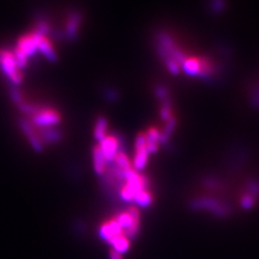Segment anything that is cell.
Returning a JSON list of instances; mask_svg holds the SVG:
<instances>
[{
  "mask_svg": "<svg viewBox=\"0 0 259 259\" xmlns=\"http://www.w3.org/2000/svg\"><path fill=\"white\" fill-rule=\"evenodd\" d=\"M110 259H123L122 258V254L114 250H112L110 252Z\"/></svg>",
  "mask_w": 259,
  "mask_h": 259,
  "instance_id": "obj_19",
  "label": "cell"
},
{
  "mask_svg": "<svg viewBox=\"0 0 259 259\" xmlns=\"http://www.w3.org/2000/svg\"><path fill=\"white\" fill-rule=\"evenodd\" d=\"M123 234H124V230L120 226V224H118L116 218L106 221V223H104L100 228V236L108 243L114 237Z\"/></svg>",
  "mask_w": 259,
  "mask_h": 259,
  "instance_id": "obj_7",
  "label": "cell"
},
{
  "mask_svg": "<svg viewBox=\"0 0 259 259\" xmlns=\"http://www.w3.org/2000/svg\"><path fill=\"white\" fill-rule=\"evenodd\" d=\"M79 25H80V16L76 14L71 16L70 22L68 24V34L70 36L76 35Z\"/></svg>",
  "mask_w": 259,
  "mask_h": 259,
  "instance_id": "obj_16",
  "label": "cell"
},
{
  "mask_svg": "<svg viewBox=\"0 0 259 259\" xmlns=\"http://www.w3.org/2000/svg\"><path fill=\"white\" fill-rule=\"evenodd\" d=\"M38 33L36 30L32 33L25 34L18 40L14 55L20 68L26 66L28 58L38 50Z\"/></svg>",
  "mask_w": 259,
  "mask_h": 259,
  "instance_id": "obj_2",
  "label": "cell"
},
{
  "mask_svg": "<svg viewBox=\"0 0 259 259\" xmlns=\"http://www.w3.org/2000/svg\"><path fill=\"white\" fill-rule=\"evenodd\" d=\"M20 126L25 132V136H27L28 140L30 142L31 146L35 149L36 151L40 152L42 150V138L38 136V134L31 126V124L25 120L20 122Z\"/></svg>",
  "mask_w": 259,
  "mask_h": 259,
  "instance_id": "obj_8",
  "label": "cell"
},
{
  "mask_svg": "<svg viewBox=\"0 0 259 259\" xmlns=\"http://www.w3.org/2000/svg\"><path fill=\"white\" fill-rule=\"evenodd\" d=\"M160 134L156 128H152L146 132V138H147V147L150 153H154L158 149V144L160 142Z\"/></svg>",
  "mask_w": 259,
  "mask_h": 259,
  "instance_id": "obj_13",
  "label": "cell"
},
{
  "mask_svg": "<svg viewBox=\"0 0 259 259\" xmlns=\"http://www.w3.org/2000/svg\"><path fill=\"white\" fill-rule=\"evenodd\" d=\"M108 244L114 248L112 250H116L120 254H125L130 248V238L128 236H126L125 234H120V236L114 237V239H112Z\"/></svg>",
  "mask_w": 259,
  "mask_h": 259,
  "instance_id": "obj_12",
  "label": "cell"
},
{
  "mask_svg": "<svg viewBox=\"0 0 259 259\" xmlns=\"http://www.w3.org/2000/svg\"><path fill=\"white\" fill-rule=\"evenodd\" d=\"M134 200L136 202V204L138 206H140L142 208H147L153 202V195L147 189H143L138 193H136V195L134 198Z\"/></svg>",
  "mask_w": 259,
  "mask_h": 259,
  "instance_id": "obj_14",
  "label": "cell"
},
{
  "mask_svg": "<svg viewBox=\"0 0 259 259\" xmlns=\"http://www.w3.org/2000/svg\"><path fill=\"white\" fill-rule=\"evenodd\" d=\"M106 129H108V122L105 118H99L95 124L94 138L100 142L106 136Z\"/></svg>",
  "mask_w": 259,
  "mask_h": 259,
  "instance_id": "obj_15",
  "label": "cell"
},
{
  "mask_svg": "<svg viewBox=\"0 0 259 259\" xmlns=\"http://www.w3.org/2000/svg\"><path fill=\"white\" fill-rule=\"evenodd\" d=\"M42 138L46 142H54L60 140V134L55 130L46 129L42 134Z\"/></svg>",
  "mask_w": 259,
  "mask_h": 259,
  "instance_id": "obj_17",
  "label": "cell"
},
{
  "mask_svg": "<svg viewBox=\"0 0 259 259\" xmlns=\"http://www.w3.org/2000/svg\"><path fill=\"white\" fill-rule=\"evenodd\" d=\"M1 55H2V50L0 49V59H1Z\"/></svg>",
  "mask_w": 259,
  "mask_h": 259,
  "instance_id": "obj_20",
  "label": "cell"
},
{
  "mask_svg": "<svg viewBox=\"0 0 259 259\" xmlns=\"http://www.w3.org/2000/svg\"><path fill=\"white\" fill-rule=\"evenodd\" d=\"M195 208H206L214 212L217 215H224L226 213V208H224L223 204H219L216 200L212 199H200L194 202Z\"/></svg>",
  "mask_w": 259,
  "mask_h": 259,
  "instance_id": "obj_10",
  "label": "cell"
},
{
  "mask_svg": "<svg viewBox=\"0 0 259 259\" xmlns=\"http://www.w3.org/2000/svg\"><path fill=\"white\" fill-rule=\"evenodd\" d=\"M99 148L106 162H114L119 151V140L116 136H106L104 140L99 142Z\"/></svg>",
  "mask_w": 259,
  "mask_h": 259,
  "instance_id": "obj_6",
  "label": "cell"
},
{
  "mask_svg": "<svg viewBox=\"0 0 259 259\" xmlns=\"http://www.w3.org/2000/svg\"><path fill=\"white\" fill-rule=\"evenodd\" d=\"M38 31V30H36ZM38 50L40 51L46 57H48V59L51 60H54L56 59V52L55 49L53 48L52 42L49 40L46 34L42 33L40 31H38Z\"/></svg>",
  "mask_w": 259,
  "mask_h": 259,
  "instance_id": "obj_9",
  "label": "cell"
},
{
  "mask_svg": "<svg viewBox=\"0 0 259 259\" xmlns=\"http://www.w3.org/2000/svg\"><path fill=\"white\" fill-rule=\"evenodd\" d=\"M92 158H94V168L95 172L98 175H103L106 172V160L105 156L101 152L99 146H96L95 148H94Z\"/></svg>",
  "mask_w": 259,
  "mask_h": 259,
  "instance_id": "obj_11",
  "label": "cell"
},
{
  "mask_svg": "<svg viewBox=\"0 0 259 259\" xmlns=\"http://www.w3.org/2000/svg\"><path fill=\"white\" fill-rule=\"evenodd\" d=\"M149 154L150 152L147 147L146 134H140L136 140V152L132 162V166L136 171H142L146 167Z\"/></svg>",
  "mask_w": 259,
  "mask_h": 259,
  "instance_id": "obj_5",
  "label": "cell"
},
{
  "mask_svg": "<svg viewBox=\"0 0 259 259\" xmlns=\"http://www.w3.org/2000/svg\"><path fill=\"white\" fill-rule=\"evenodd\" d=\"M254 202H256V198L252 194L250 193H247L245 194L242 199H241V206L245 208V210H248L250 208L254 206Z\"/></svg>",
  "mask_w": 259,
  "mask_h": 259,
  "instance_id": "obj_18",
  "label": "cell"
},
{
  "mask_svg": "<svg viewBox=\"0 0 259 259\" xmlns=\"http://www.w3.org/2000/svg\"><path fill=\"white\" fill-rule=\"evenodd\" d=\"M32 123L42 128H49L55 126L60 121L59 112L51 108H36L32 112Z\"/></svg>",
  "mask_w": 259,
  "mask_h": 259,
  "instance_id": "obj_3",
  "label": "cell"
},
{
  "mask_svg": "<svg viewBox=\"0 0 259 259\" xmlns=\"http://www.w3.org/2000/svg\"><path fill=\"white\" fill-rule=\"evenodd\" d=\"M124 184L121 186L119 194L122 200L125 202L134 200L136 193L143 189H147L148 180L145 177L142 176L134 168L130 169L124 175Z\"/></svg>",
  "mask_w": 259,
  "mask_h": 259,
  "instance_id": "obj_1",
  "label": "cell"
},
{
  "mask_svg": "<svg viewBox=\"0 0 259 259\" xmlns=\"http://www.w3.org/2000/svg\"><path fill=\"white\" fill-rule=\"evenodd\" d=\"M0 64L5 74L14 84H20L22 81V73L12 52L2 50Z\"/></svg>",
  "mask_w": 259,
  "mask_h": 259,
  "instance_id": "obj_4",
  "label": "cell"
}]
</instances>
